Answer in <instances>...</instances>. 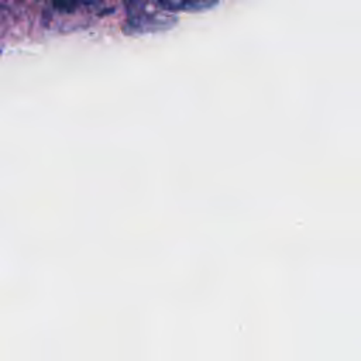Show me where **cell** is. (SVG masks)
<instances>
[{
    "mask_svg": "<svg viewBox=\"0 0 361 361\" xmlns=\"http://www.w3.org/2000/svg\"><path fill=\"white\" fill-rule=\"evenodd\" d=\"M96 0H55V7L63 11H72L80 6H87Z\"/></svg>",
    "mask_w": 361,
    "mask_h": 361,
    "instance_id": "obj_1",
    "label": "cell"
}]
</instances>
